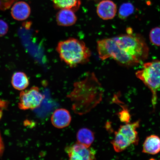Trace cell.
<instances>
[{"label": "cell", "mask_w": 160, "mask_h": 160, "mask_svg": "<svg viewBox=\"0 0 160 160\" xmlns=\"http://www.w3.org/2000/svg\"><path fill=\"white\" fill-rule=\"evenodd\" d=\"M97 48L102 60H115L124 67H131L141 64L147 59L149 47L143 37L133 33L131 29L127 33L99 40Z\"/></svg>", "instance_id": "cell-1"}, {"label": "cell", "mask_w": 160, "mask_h": 160, "mask_svg": "<svg viewBox=\"0 0 160 160\" xmlns=\"http://www.w3.org/2000/svg\"><path fill=\"white\" fill-rule=\"evenodd\" d=\"M103 94L101 83L95 74L92 73L74 83L73 89L67 97L72 103V109L81 115L89 112L101 102Z\"/></svg>", "instance_id": "cell-2"}, {"label": "cell", "mask_w": 160, "mask_h": 160, "mask_svg": "<svg viewBox=\"0 0 160 160\" xmlns=\"http://www.w3.org/2000/svg\"><path fill=\"white\" fill-rule=\"evenodd\" d=\"M57 51L62 61L71 68L88 62L92 55L83 41L74 38L59 42Z\"/></svg>", "instance_id": "cell-3"}, {"label": "cell", "mask_w": 160, "mask_h": 160, "mask_svg": "<svg viewBox=\"0 0 160 160\" xmlns=\"http://www.w3.org/2000/svg\"><path fill=\"white\" fill-rule=\"evenodd\" d=\"M135 75L151 91L152 105L155 109L157 103V92L160 88V60L144 63L142 68L136 72Z\"/></svg>", "instance_id": "cell-4"}, {"label": "cell", "mask_w": 160, "mask_h": 160, "mask_svg": "<svg viewBox=\"0 0 160 160\" xmlns=\"http://www.w3.org/2000/svg\"><path fill=\"white\" fill-rule=\"evenodd\" d=\"M44 98L45 96L40 91L38 87H32L21 92L18 106L21 110L34 109L41 105Z\"/></svg>", "instance_id": "cell-5"}, {"label": "cell", "mask_w": 160, "mask_h": 160, "mask_svg": "<svg viewBox=\"0 0 160 160\" xmlns=\"http://www.w3.org/2000/svg\"><path fill=\"white\" fill-rule=\"evenodd\" d=\"M69 160H95L96 151L94 149L88 147L77 142L65 148Z\"/></svg>", "instance_id": "cell-6"}, {"label": "cell", "mask_w": 160, "mask_h": 160, "mask_svg": "<svg viewBox=\"0 0 160 160\" xmlns=\"http://www.w3.org/2000/svg\"><path fill=\"white\" fill-rule=\"evenodd\" d=\"M117 11V5L111 0H102L97 6V15L103 20L113 19L115 17Z\"/></svg>", "instance_id": "cell-7"}, {"label": "cell", "mask_w": 160, "mask_h": 160, "mask_svg": "<svg viewBox=\"0 0 160 160\" xmlns=\"http://www.w3.org/2000/svg\"><path fill=\"white\" fill-rule=\"evenodd\" d=\"M71 120L69 112L63 108L55 110L51 117L52 124L58 129H63L68 127L71 123Z\"/></svg>", "instance_id": "cell-8"}, {"label": "cell", "mask_w": 160, "mask_h": 160, "mask_svg": "<svg viewBox=\"0 0 160 160\" xmlns=\"http://www.w3.org/2000/svg\"><path fill=\"white\" fill-rule=\"evenodd\" d=\"M139 120L133 123H125L120 126L118 131L129 140L131 144L137 145L139 142V138L137 129L139 127Z\"/></svg>", "instance_id": "cell-9"}, {"label": "cell", "mask_w": 160, "mask_h": 160, "mask_svg": "<svg viewBox=\"0 0 160 160\" xmlns=\"http://www.w3.org/2000/svg\"><path fill=\"white\" fill-rule=\"evenodd\" d=\"M31 12V8L27 3L23 1H19L13 5L11 14L14 19L18 21H22L29 17Z\"/></svg>", "instance_id": "cell-10"}, {"label": "cell", "mask_w": 160, "mask_h": 160, "mask_svg": "<svg viewBox=\"0 0 160 160\" xmlns=\"http://www.w3.org/2000/svg\"><path fill=\"white\" fill-rule=\"evenodd\" d=\"M58 25L62 27H70L74 25L77 18L74 11L71 9H61L56 16Z\"/></svg>", "instance_id": "cell-11"}, {"label": "cell", "mask_w": 160, "mask_h": 160, "mask_svg": "<svg viewBox=\"0 0 160 160\" xmlns=\"http://www.w3.org/2000/svg\"><path fill=\"white\" fill-rule=\"evenodd\" d=\"M160 152V138L151 135L147 138L143 145L142 152L151 155H156Z\"/></svg>", "instance_id": "cell-12"}, {"label": "cell", "mask_w": 160, "mask_h": 160, "mask_svg": "<svg viewBox=\"0 0 160 160\" xmlns=\"http://www.w3.org/2000/svg\"><path fill=\"white\" fill-rule=\"evenodd\" d=\"M11 83L14 88L22 91L28 87L29 81L28 78L25 73L17 72L12 76Z\"/></svg>", "instance_id": "cell-13"}, {"label": "cell", "mask_w": 160, "mask_h": 160, "mask_svg": "<svg viewBox=\"0 0 160 160\" xmlns=\"http://www.w3.org/2000/svg\"><path fill=\"white\" fill-rule=\"evenodd\" d=\"M95 138L94 133L87 128H82L77 132V139L78 142L86 147H91L94 141Z\"/></svg>", "instance_id": "cell-14"}, {"label": "cell", "mask_w": 160, "mask_h": 160, "mask_svg": "<svg viewBox=\"0 0 160 160\" xmlns=\"http://www.w3.org/2000/svg\"><path fill=\"white\" fill-rule=\"evenodd\" d=\"M114 134V138L111 143L117 152H121L125 151L132 145L129 140L118 131H115Z\"/></svg>", "instance_id": "cell-15"}, {"label": "cell", "mask_w": 160, "mask_h": 160, "mask_svg": "<svg viewBox=\"0 0 160 160\" xmlns=\"http://www.w3.org/2000/svg\"><path fill=\"white\" fill-rule=\"evenodd\" d=\"M54 6L58 9H71L74 11L79 8L80 0H52Z\"/></svg>", "instance_id": "cell-16"}, {"label": "cell", "mask_w": 160, "mask_h": 160, "mask_svg": "<svg viewBox=\"0 0 160 160\" xmlns=\"http://www.w3.org/2000/svg\"><path fill=\"white\" fill-rule=\"evenodd\" d=\"M113 101H115V103L118 104L122 108V110L118 113V117H119L120 121L122 122L125 123H129L131 119V115L127 107L123 105L117 95H115L113 97Z\"/></svg>", "instance_id": "cell-17"}, {"label": "cell", "mask_w": 160, "mask_h": 160, "mask_svg": "<svg viewBox=\"0 0 160 160\" xmlns=\"http://www.w3.org/2000/svg\"><path fill=\"white\" fill-rule=\"evenodd\" d=\"M135 11L134 6L131 3H123L119 8L118 16L120 19H125L129 17Z\"/></svg>", "instance_id": "cell-18"}, {"label": "cell", "mask_w": 160, "mask_h": 160, "mask_svg": "<svg viewBox=\"0 0 160 160\" xmlns=\"http://www.w3.org/2000/svg\"><path fill=\"white\" fill-rule=\"evenodd\" d=\"M150 41L154 45L160 46V27L152 29L149 33Z\"/></svg>", "instance_id": "cell-19"}, {"label": "cell", "mask_w": 160, "mask_h": 160, "mask_svg": "<svg viewBox=\"0 0 160 160\" xmlns=\"http://www.w3.org/2000/svg\"><path fill=\"white\" fill-rule=\"evenodd\" d=\"M17 0H0V10L2 11L9 9Z\"/></svg>", "instance_id": "cell-20"}, {"label": "cell", "mask_w": 160, "mask_h": 160, "mask_svg": "<svg viewBox=\"0 0 160 160\" xmlns=\"http://www.w3.org/2000/svg\"><path fill=\"white\" fill-rule=\"evenodd\" d=\"M9 30V26L3 20L0 19V37L5 35Z\"/></svg>", "instance_id": "cell-21"}, {"label": "cell", "mask_w": 160, "mask_h": 160, "mask_svg": "<svg viewBox=\"0 0 160 160\" xmlns=\"http://www.w3.org/2000/svg\"><path fill=\"white\" fill-rule=\"evenodd\" d=\"M5 150V145L0 132V158L2 156Z\"/></svg>", "instance_id": "cell-22"}]
</instances>
